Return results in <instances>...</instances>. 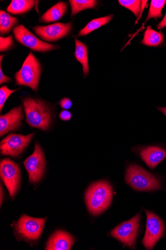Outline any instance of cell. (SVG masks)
<instances>
[{
    "label": "cell",
    "mask_w": 166,
    "mask_h": 250,
    "mask_svg": "<svg viewBox=\"0 0 166 250\" xmlns=\"http://www.w3.org/2000/svg\"><path fill=\"white\" fill-rule=\"evenodd\" d=\"M127 183L140 191L156 190L161 188L159 180L155 175L136 165L129 166L127 170Z\"/></svg>",
    "instance_id": "obj_3"
},
{
    "label": "cell",
    "mask_w": 166,
    "mask_h": 250,
    "mask_svg": "<svg viewBox=\"0 0 166 250\" xmlns=\"http://www.w3.org/2000/svg\"><path fill=\"white\" fill-rule=\"evenodd\" d=\"M34 135L35 133L27 135L10 134L1 142V154L14 157L19 156L27 148Z\"/></svg>",
    "instance_id": "obj_9"
},
{
    "label": "cell",
    "mask_w": 166,
    "mask_h": 250,
    "mask_svg": "<svg viewBox=\"0 0 166 250\" xmlns=\"http://www.w3.org/2000/svg\"><path fill=\"white\" fill-rule=\"evenodd\" d=\"M75 56L76 60L82 64L84 77H86L89 73L88 48L84 43L77 39H75Z\"/></svg>",
    "instance_id": "obj_17"
},
{
    "label": "cell",
    "mask_w": 166,
    "mask_h": 250,
    "mask_svg": "<svg viewBox=\"0 0 166 250\" xmlns=\"http://www.w3.org/2000/svg\"><path fill=\"white\" fill-rule=\"evenodd\" d=\"M23 165L29 174L31 183H37L42 179L45 171V161L38 143L35 145L34 153L23 162Z\"/></svg>",
    "instance_id": "obj_10"
},
{
    "label": "cell",
    "mask_w": 166,
    "mask_h": 250,
    "mask_svg": "<svg viewBox=\"0 0 166 250\" xmlns=\"http://www.w3.org/2000/svg\"><path fill=\"white\" fill-rule=\"evenodd\" d=\"M147 216L146 232L143 244L148 250H152L162 237L165 226L161 219L155 213L146 210Z\"/></svg>",
    "instance_id": "obj_11"
},
{
    "label": "cell",
    "mask_w": 166,
    "mask_h": 250,
    "mask_svg": "<svg viewBox=\"0 0 166 250\" xmlns=\"http://www.w3.org/2000/svg\"><path fill=\"white\" fill-rule=\"evenodd\" d=\"M37 35L45 41L56 42L68 35L73 29L72 22L61 23L57 22L46 26H37L33 28Z\"/></svg>",
    "instance_id": "obj_12"
},
{
    "label": "cell",
    "mask_w": 166,
    "mask_h": 250,
    "mask_svg": "<svg viewBox=\"0 0 166 250\" xmlns=\"http://www.w3.org/2000/svg\"><path fill=\"white\" fill-rule=\"evenodd\" d=\"M42 72V66L38 59L30 52L20 70L15 74L16 83L29 87L37 92Z\"/></svg>",
    "instance_id": "obj_4"
},
{
    "label": "cell",
    "mask_w": 166,
    "mask_h": 250,
    "mask_svg": "<svg viewBox=\"0 0 166 250\" xmlns=\"http://www.w3.org/2000/svg\"><path fill=\"white\" fill-rule=\"evenodd\" d=\"M2 194H3V193H2V185H1V203L2 202V198H3Z\"/></svg>",
    "instance_id": "obj_32"
},
{
    "label": "cell",
    "mask_w": 166,
    "mask_h": 250,
    "mask_svg": "<svg viewBox=\"0 0 166 250\" xmlns=\"http://www.w3.org/2000/svg\"><path fill=\"white\" fill-rule=\"evenodd\" d=\"M158 109L161 111L166 117V107H157Z\"/></svg>",
    "instance_id": "obj_31"
},
{
    "label": "cell",
    "mask_w": 166,
    "mask_h": 250,
    "mask_svg": "<svg viewBox=\"0 0 166 250\" xmlns=\"http://www.w3.org/2000/svg\"><path fill=\"white\" fill-rule=\"evenodd\" d=\"M13 33L18 42L36 52L46 53L59 48L56 45L40 40L22 25L16 27Z\"/></svg>",
    "instance_id": "obj_6"
},
{
    "label": "cell",
    "mask_w": 166,
    "mask_h": 250,
    "mask_svg": "<svg viewBox=\"0 0 166 250\" xmlns=\"http://www.w3.org/2000/svg\"><path fill=\"white\" fill-rule=\"evenodd\" d=\"M166 4L165 0H152L146 21L152 18L157 19L161 17V12Z\"/></svg>",
    "instance_id": "obj_23"
},
{
    "label": "cell",
    "mask_w": 166,
    "mask_h": 250,
    "mask_svg": "<svg viewBox=\"0 0 166 250\" xmlns=\"http://www.w3.org/2000/svg\"><path fill=\"white\" fill-rule=\"evenodd\" d=\"M36 2L33 0H13L7 10L12 14H22L33 9L35 7Z\"/></svg>",
    "instance_id": "obj_18"
},
{
    "label": "cell",
    "mask_w": 166,
    "mask_h": 250,
    "mask_svg": "<svg viewBox=\"0 0 166 250\" xmlns=\"http://www.w3.org/2000/svg\"><path fill=\"white\" fill-rule=\"evenodd\" d=\"M20 88L17 89H10L7 85L2 86L0 88V110H2L4 104L8 100V98L14 93L19 90Z\"/></svg>",
    "instance_id": "obj_25"
},
{
    "label": "cell",
    "mask_w": 166,
    "mask_h": 250,
    "mask_svg": "<svg viewBox=\"0 0 166 250\" xmlns=\"http://www.w3.org/2000/svg\"><path fill=\"white\" fill-rule=\"evenodd\" d=\"M61 108L66 110L69 109L73 106V102L69 98H64L59 103Z\"/></svg>",
    "instance_id": "obj_28"
},
{
    "label": "cell",
    "mask_w": 166,
    "mask_h": 250,
    "mask_svg": "<svg viewBox=\"0 0 166 250\" xmlns=\"http://www.w3.org/2000/svg\"><path fill=\"white\" fill-rule=\"evenodd\" d=\"M166 27V14L164 17L163 19L160 22V23L157 26V28L159 30H161Z\"/></svg>",
    "instance_id": "obj_30"
},
{
    "label": "cell",
    "mask_w": 166,
    "mask_h": 250,
    "mask_svg": "<svg viewBox=\"0 0 166 250\" xmlns=\"http://www.w3.org/2000/svg\"><path fill=\"white\" fill-rule=\"evenodd\" d=\"M22 103L28 125L43 131L48 130L52 122V113L49 106L33 98H25Z\"/></svg>",
    "instance_id": "obj_2"
},
{
    "label": "cell",
    "mask_w": 166,
    "mask_h": 250,
    "mask_svg": "<svg viewBox=\"0 0 166 250\" xmlns=\"http://www.w3.org/2000/svg\"><path fill=\"white\" fill-rule=\"evenodd\" d=\"M0 57H1L0 58V63H0V84H2L4 83H9L12 81V80L10 77H7L4 74L1 68V62L4 56L1 55Z\"/></svg>",
    "instance_id": "obj_27"
},
{
    "label": "cell",
    "mask_w": 166,
    "mask_h": 250,
    "mask_svg": "<svg viewBox=\"0 0 166 250\" xmlns=\"http://www.w3.org/2000/svg\"><path fill=\"white\" fill-rule=\"evenodd\" d=\"M112 189L107 181L92 185L86 193V201L90 212L98 215L107 209L111 203Z\"/></svg>",
    "instance_id": "obj_1"
},
{
    "label": "cell",
    "mask_w": 166,
    "mask_h": 250,
    "mask_svg": "<svg viewBox=\"0 0 166 250\" xmlns=\"http://www.w3.org/2000/svg\"><path fill=\"white\" fill-rule=\"evenodd\" d=\"M59 118L62 121H69L72 118V113L67 110H63L60 112Z\"/></svg>",
    "instance_id": "obj_29"
},
{
    "label": "cell",
    "mask_w": 166,
    "mask_h": 250,
    "mask_svg": "<svg viewBox=\"0 0 166 250\" xmlns=\"http://www.w3.org/2000/svg\"><path fill=\"white\" fill-rule=\"evenodd\" d=\"M46 218H35L23 215L16 225L18 235L27 241H36L40 237L44 229Z\"/></svg>",
    "instance_id": "obj_5"
},
{
    "label": "cell",
    "mask_w": 166,
    "mask_h": 250,
    "mask_svg": "<svg viewBox=\"0 0 166 250\" xmlns=\"http://www.w3.org/2000/svg\"><path fill=\"white\" fill-rule=\"evenodd\" d=\"M71 5L72 16H75L79 12L89 9L95 8L98 4V1L94 0H71L69 1Z\"/></svg>",
    "instance_id": "obj_22"
},
{
    "label": "cell",
    "mask_w": 166,
    "mask_h": 250,
    "mask_svg": "<svg viewBox=\"0 0 166 250\" xmlns=\"http://www.w3.org/2000/svg\"><path fill=\"white\" fill-rule=\"evenodd\" d=\"M67 8L68 4L67 3L59 2L42 15L40 21L45 22V23L58 21L65 14Z\"/></svg>",
    "instance_id": "obj_16"
},
{
    "label": "cell",
    "mask_w": 166,
    "mask_h": 250,
    "mask_svg": "<svg viewBox=\"0 0 166 250\" xmlns=\"http://www.w3.org/2000/svg\"><path fill=\"white\" fill-rule=\"evenodd\" d=\"M18 22L17 18L11 16L4 11H0V33L1 35L8 34Z\"/></svg>",
    "instance_id": "obj_21"
},
{
    "label": "cell",
    "mask_w": 166,
    "mask_h": 250,
    "mask_svg": "<svg viewBox=\"0 0 166 250\" xmlns=\"http://www.w3.org/2000/svg\"><path fill=\"white\" fill-rule=\"evenodd\" d=\"M120 4L131 11L136 17H138L141 8L142 1L140 0H119Z\"/></svg>",
    "instance_id": "obj_24"
},
{
    "label": "cell",
    "mask_w": 166,
    "mask_h": 250,
    "mask_svg": "<svg viewBox=\"0 0 166 250\" xmlns=\"http://www.w3.org/2000/svg\"><path fill=\"white\" fill-rule=\"evenodd\" d=\"M24 117L22 106L20 105L11 110L6 114L0 117V135L1 137L12 131L17 130L21 124Z\"/></svg>",
    "instance_id": "obj_13"
},
{
    "label": "cell",
    "mask_w": 166,
    "mask_h": 250,
    "mask_svg": "<svg viewBox=\"0 0 166 250\" xmlns=\"http://www.w3.org/2000/svg\"><path fill=\"white\" fill-rule=\"evenodd\" d=\"M163 35L152 29L149 26L145 31L144 38L141 41V43L147 46L158 47L163 42Z\"/></svg>",
    "instance_id": "obj_20"
},
{
    "label": "cell",
    "mask_w": 166,
    "mask_h": 250,
    "mask_svg": "<svg viewBox=\"0 0 166 250\" xmlns=\"http://www.w3.org/2000/svg\"><path fill=\"white\" fill-rule=\"evenodd\" d=\"M0 173L11 197L14 198L20 186L21 174L19 166L10 159H4L1 162Z\"/></svg>",
    "instance_id": "obj_7"
},
{
    "label": "cell",
    "mask_w": 166,
    "mask_h": 250,
    "mask_svg": "<svg viewBox=\"0 0 166 250\" xmlns=\"http://www.w3.org/2000/svg\"><path fill=\"white\" fill-rule=\"evenodd\" d=\"M140 155L148 166L153 169L166 158V150L158 146H149L142 149Z\"/></svg>",
    "instance_id": "obj_15"
},
{
    "label": "cell",
    "mask_w": 166,
    "mask_h": 250,
    "mask_svg": "<svg viewBox=\"0 0 166 250\" xmlns=\"http://www.w3.org/2000/svg\"><path fill=\"white\" fill-rule=\"evenodd\" d=\"M13 45V39L12 35L4 38H0V51L1 52L9 50Z\"/></svg>",
    "instance_id": "obj_26"
},
{
    "label": "cell",
    "mask_w": 166,
    "mask_h": 250,
    "mask_svg": "<svg viewBox=\"0 0 166 250\" xmlns=\"http://www.w3.org/2000/svg\"><path fill=\"white\" fill-rule=\"evenodd\" d=\"M113 18V15L93 19L82 29L79 33L78 36L88 35L93 31H95L101 27L107 24Z\"/></svg>",
    "instance_id": "obj_19"
},
{
    "label": "cell",
    "mask_w": 166,
    "mask_h": 250,
    "mask_svg": "<svg viewBox=\"0 0 166 250\" xmlns=\"http://www.w3.org/2000/svg\"><path fill=\"white\" fill-rule=\"evenodd\" d=\"M140 214L130 220L118 225L111 232V235L125 245L134 248L139 230Z\"/></svg>",
    "instance_id": "obj_8"
},
{
    "label": "cell",
    "mask_w": 166,
    "mask_h": 250,
    "mask_svg": "<svg viewBox=\"0 0 166 250\" xmlns=\"http://www.w3.org/2000/svg\"><path fill=\"white\" fill-rule=\"evenodd\" d=\"M75 243L74 237L63 231H57L49 239L47 243V250H69Z\"/></svg>",
    "instance_id": "obj_14"
}]
</instances>
